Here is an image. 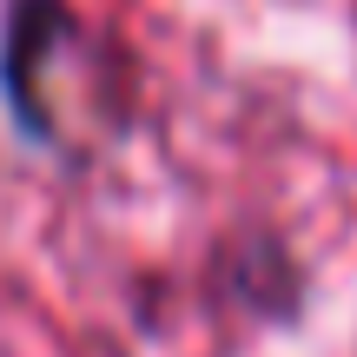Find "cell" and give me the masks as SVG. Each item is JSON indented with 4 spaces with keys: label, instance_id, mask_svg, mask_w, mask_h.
Here are the masks:
<instances>
[{
    "label": "cell",
    "instance_id": "cell-1",
    "mask_svg": "<svg viewBox=\"0 0 357 357\" xmlns=\"http://www.w3.org/2000/svg\"><path fill=\"white\" fill-rule=\"evenodd\" d=\"M79 40L73 0H7L0 7V113L26 146H60L53 66Z\"/></svg>",
    "mask_w": 357,
    "mask_h": 357
}]
</instances>
